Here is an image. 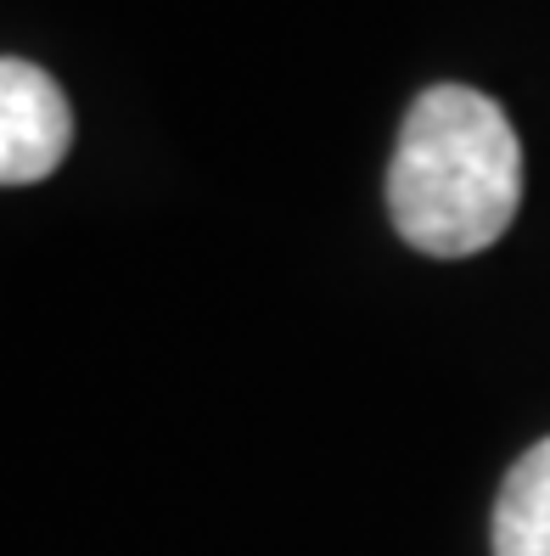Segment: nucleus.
I'll return each instance as SVG.
<instances>
[{
    "mask_svg": "<svg viewBox=\"0 0 550 556\" xmlns=\"http://www.w3.org/2000/svg\"><path fill=\"white\" fill-rule=\"evenodd\" d=\"M523 208V141L500 102L472 85H433L410 102L387 163L394 231L433 258L495 248Z\"/></svg>",
    "mask_w": 550,
    "mask_h": 556,
    "instance_id": "f257e3e1",
    "label": "nucleus"
},
{
    "mask_svg": "<svg viewBox=\"0 0 550 556\" xmlns=\"http://www.w3.org/2000/svg\"><path fill=\"white\" fill-rule=\"evenodd\" d=\"M74 147V113L62 85L23 56H0V186L56 175Z\"/></svg>",
    "mask_w": 550,
    "mask_h": 556,
    "instance_id": "f03ea898",
    "label": "nucleus"
},
{
    "mask_svg": "<svg viewBox=\"0 0 550 556\" xmlns=\"http://www.w3.org/2000/svg\"><path fill=\"white\" fill-rule=\"evenodd\" d=\"M495 556H550V439H539L500 483Z\"/></svg>",
    "mask_w": 550,
    "mask_h": 556,
    "instance_id": "7ed1b4c3",
    "label": "nucleus"
}]
</instances>
